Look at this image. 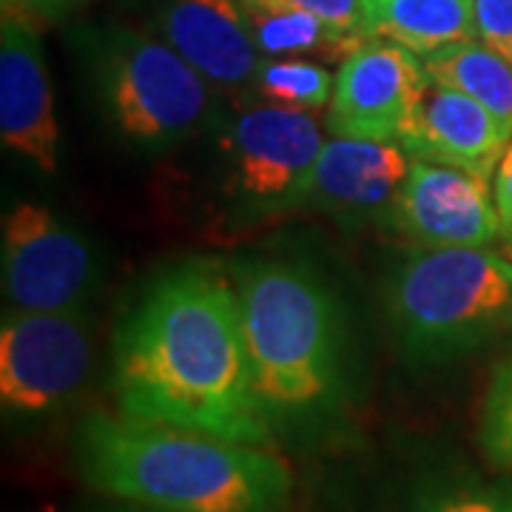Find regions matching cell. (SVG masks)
<instances>
[{
    "instance_id": "1",
    "label": "cell",
    "mask_w": 512,
    "mask_h": 512,
    "mask_svg": "<svg viewBox=\"0 0 512 512\" xmlns=\"http://www.w3.org/2000/svg\"><path fill=\"white\" fill-rule=\"evenodd\" d=\"M117 410L220 439L274 447L256 399L234 279L211 265L157 276L111 339Z\"/></svg>"
},
{
    "instance_id": "2",
    "label": "cell",
    "mask_w": 512,
    "mask_h": 512,
    "mask_svg": "<svg viewBox=\"0 0 512 512\" xmlns=\"http://www.w3.org/2000/svg\"><path fill=\"white\" fill-rule=\"evenodd\" d=\"M94 493L157 512H288L293 470L274 447L94 410L74 433Z\"/></svg>"
},
{
    "instance_id": "3",
    "label": "cell",
    "mask_w": 512,
    "mask_h": 512,
    "mask_svg": "<svg viewBox=\"0 0 512 512\" xmlns=\"http://www.w3.org/2000/svg\"><path fill=\"white\" fill-rule=\"evenodd\" d=\"M256 399L279 433L328 424L348 399V328L325 276L299 259L234 268Z\"/></svg>"
},
{
    "instance_id": "4",
    "label": "cell",
    "mask_w": 512,
    "mask_h": 512,
    "mask_svg": "<svg viewBox=\"0 0 512 512\" xmlns=\"http://www.w3.org/2000/svg\"><path fill=\"white\" fill-rule=\"evenodd\" d=\"M384 311L404 359L450 362L512 325V262L487 248H419L387 279Z\"/></svg>"
},
{
    "instance_id": "5",
    "label": "cell",
    "mask_w": 512,
    "mask_h": 512,
    "mask_svg": "<svg viewBox=\"0 0 512 512\" xmlns=\"http://www.w3.org/2000/svg\"><path fill=\"white\" fill-rule=\"evenodd\" d=\"M86 52L103 114L131 148L165 154L211 123L214 86L163 37L106 26Z\"/></svg>"
},
{
    "instance_id": "6",
    "label": "cell",
    "mask_w": 512,
    "mask_h": 512,
    "mask_svg": "<svg viewBox=\"0 0 512 512\" xmlns=\"http://www.w3.org/2000/svg\"><path fill=\"white\" fill-rule=\"evenodd\" d=\"M325 146L308 111L248 103L222 134L225 191L239 220L262 222L305 208L308 185Z\"/></svg>"
},
{
    "instance_id": "7",
    "label": "cell",
    "mask_w": 512,
    "mask_h": 512,
    "mask_svg": "<svg viewBox=\"0 0 512 512\" xmlns=\"http://www.w3.org/2000/svg\"><path fill=\"white\" fill-rule=\"evenodd\" d=\"M94 339L86 311H15L0 322L3 416L40 421L63 413L92 376Z\"/></svg>"
},
{
    "instance_id": "8",
    "label": "cell",
    "mask_w": 512,
    "mask_h": 512,
    "mask_svg": "<svg viewBox=\"0 0 512 512\" xmlns=\"http://www.w3.org/2000/svg\"><path fill=\"white\" fill-rule=\"evenodd\" d=\"M3 299L15 311H83L100 288V256L46 202H15L0 239Z\"/></svg>"
},
{
    "instance_id": "9",
    "label": "cell",
    "mask_w": 512,
    "mask_h": 512,
    "mask_svg": "<svg viewBox=\"0 0 512 512\" xmlns=\"http://www.w3.org/2000/svg\"><path fill=\"white\" fill-rule=\"evenodd\" d=\"M427 86L419 55L399 43L367 37L336 69L325 126L336 137L402 143Z\"/></svg>"
},
{
    "instance_id": "10",
    "label": "cell",
    "mask_w": 512,
    "mask_h": 512,
    "mask_svg": "<svg viewBox=\"0 0 512 512\" xmlns=\"http://www.w3.org/2000/svg\"><path fill=\"white\" fill-rule=\"evenodd\" d=\"M390 225L419 248H490L501 239L493 177L413 160Z\"/></svg>"
},
{
    "instance_id": "11",
    "label": "cell",
    "mask_w": 512,
    "mask_h": 512,
    "mask_svg": "<svg viewBox=\"0 0 512 512\" xmlns=\"http://www.w3.org/2000/svg\"><path fill=\"white\" fill-rule=\"evenodd\" d=\"M37 20L3 12L0 26V140L43 174H55L60 126Z\"/></svg>"
},
{
    "instance_id": "12",
    "label": "cell",
    "mask_w": 512,
    "mask_h": 512,
    "mask_svg": "<svg viewBox=\"0 0 512 512\" xmlns=\"http://www.w3.org/2000/svg\"><path fill=\"white\" fill-rule=\"evenodd\" d=\"M413 165L402 143L330 137L319 151L302 211H316L345 228L390 220L404 177Z\"/></svg>"
},
{
    "instance_id": "13",
    "label": "cell",
    "mask_w": 512,
    "mask_h": 512,
    "mask_svg": "<svg viewBox=\"0 0 512 512\" xmlns=\"http://www.w3.org/2000/svg\"><path fill=\"white\" fill-rule=\"evenodd\" d=\"M157 29L197 72L225 92H248L262 66L239 0H165Z\"/></svg>"
},
{
    "instance_id": "14",
    "label": "cell",
    "mask_w": 512,
    "mask_h": 512,
    "mask_svg": "<svg viewBox=\"0 0 512 512\" xmlns=\"http://www.w3.org/2000/svg\"><path fill=\"white\" fill-rule=\"evenodd\" d=\"M510 140L512 128L487 106L427 77L419 109L402 137V146L413 160L456 165L495 177V168Z\"/></svg>"
},
{
    "instance_id": "15",
    "label": "cell",
    "mask_w": 512,
    "mask_h": 512,
    "mask_svg": "<svg viewBox=\"0 0 512 512\" xmlns=\"http://www.w3.org/2000/svg\"><path fill=\"white\" fill-rule=\"evenodd\" d=\"M365 35L399 43L421 60L476 35L473 0H362Z\"/></svg>"
},
{
    "instance_id": "16",
    "label": "cell",
    "mask_w": 512,
    "mask_h": 512,
    "mask_svg": "<svg viewBox=\"0 0 512 512\" xmlns=\"http://www.w3.org/2000/svg\"><path fill=\"white\" fill-rule=\"evenodd\" d=\"M248 29L265 57L345 60L367 37L330 26L293 0H239Z\"/></svg>"
},
{
    "instance_id": "17",
    "label": "cell",
    "mask_w": 512,
    "mask_h": 512,
    "mask_svg": "<svg viewBox=\"0 0 512 512\" xmlns=\"http://www.w3.org/2000/svg\"><path fill=\"white\" fill-rule=\"evenodd\" d=\"M427 77L467 94L512 128V60L484 40H464L424 57Z\"/></svg>"
},
{
    "instance_id": "18",
    "label": "cell",
    "mask_w": 512,
    "mask_h": 512,
    "mask_svg": "<svg viewBox=\"0 0 512 512\" xmlns=\"http://www.w3.org/2000/svg\"><path fill=\"white\" fill-rule=\"evenodd\" d=\"M336 74L311 57H265L251 92L262 103L296 111H328Z\"/></svg>"
},
{
    "instance_id": "19",
    "label": "cell",
    "mask_w": 512,
    "mask_h": 512,
    "mask_svg": "<svg viewBox=\"0 0 512 512\" xmlns=\"http://www.w3.org/2000/svg\"><path fill=\"white\" fill-rule=\"evenodd\" d=\"M478 450L487 464L512 473V356L498 362L478 407Z\"/></svg>"
},
{
    "instance_id": "20",
    "label": "cell",
    "mask_w": 512,
    "mask_h": 512,
    "mask_svg": "<svg viewBox=\"0 0 512 512\" xmlns=\"http://www.w3.org/2000/svg\"><path fill=\"white\" fill-rule=\"evenodd\" d=\"M413 512H512L510 487H450L427 495Z\"/></svg>"
},
{
    "instance_id": "21",
    "label": "cell",
    "mask_w": 512,
    "mask_h": 512,
    "mask_svg": "<svg viewBox=\"0 0 512 512\" xmlns=\"http://www.w3.org/2000/svg\"><path fill=\"white\" fill-rule=\"evenodd\" d=\"M476 35L512 60V0H473Z\"/></svg>"
},
{
    "instance_id": "22",
    "label": "cell",
    "mask_w": 512,
    "mask_h": 512,
    "mask_svg": "<svg viewBox=\"0 0 512 512\" xmlns=\"http://www.w3.org/2000/svg\"><path fill=\"white\" fill-rule=\"evenodd\" d=\"M296 6L313 12L316 18H322L330 26L350 32V35H365V12H362V0H293Z\"/></svg>"
},
{
    "instance_id": "23",
    "label": "cell",
    "mask_w": 512,
    "mask_h": 512,
    "mask_svg": "<svg viewBox=\"0 0 512 512\" xmlns=\"http://www.w3.org/2000/svg\"><path fill=\"white\" fill-rule=\"evenodd\" d=\"M493 191L495 205H498V220H501V239L507 242V248L512 251V140L498 168H495Z\"/></svg>"
},
{
    "instance_id": "24",
    "label": "cell",
    "mask_w": 512,
    "mask_h": 512,
    "mask_svg": "<svg viewBox=\"0 0 512 512\" xmlns=\"http://www.w3.org/2000/svg\"><path fill=\"white\" fill-rule=\"evenodd\" d=\"M89 0H3V12H20L32 20H66Z\"/></svg>"
},
{
    "instance_id": "25",
    "label": "cell",
    "mask_w": 512,
    "mask_h": 512,
    "mask_svg": "<svg viewBox=\"0 0 512 512\" xmlns=\"http://www.w3.org/2000/svg\"><path fill=\"white\" fill-rule=\"evenodd\" d=\"M120 512H157V510H146V507H131V510H120Z\"/></svg>"
}]
</instances>
